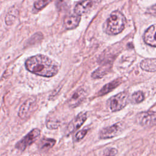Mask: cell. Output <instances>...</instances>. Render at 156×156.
<instances>
[{
	"label": "cell",
	"instance_id": "cell-18",
	"mask_svg": "<svg viewBox=\"0 0 156 156\" xmlns=\"http://www.w3.org/2000/svg\"><path fill=\"white\" fill-rule=\"evenodd\" d=\"M107 71H108V69L99 68L92 73L91 77L93 79L102 78L104 76H105L107 73Z\"/></svg>",
	"mask_w": 156,
	"mask_h": 156
},
{
	"label": "cell",
	"instance_id": "cell-14",
	"mask_svg": "<svg viewBox=\"0 0 156 156\" xmlns=\"http://www.w3.org/2000/svg\"><path fill=\"white\" fill-rule=\"evenodd\" d=\"M140 67L142 69L146 71H156V58L143 60L140 63Z\"/></svg>",
	"mask_w": 156,
	"mask_h": 156
},
{
	"label": "cell",
	"instance_id": "cell-2",
	"mask_svg": "<svg viewBox=\"0 0 156 156\" xmlns=\"http://www.w3.org/2000/svg\"><path fill=\"white\" fill-rule=\"evenodd\" d=\"M126 19L118 10L113 12L104 25L105 32L110 35H115L121 32L125 27Z\"/></svg>",
	"mask_w": 156,
	"mask_h": 156
},
{
	"label": "cell",
	"instance_id": "cell-17",
	"mask_svg": "<svg viewBox=\"0 0 156 156\" xmlns=\"http://www.w3.org/2000/svg\"><path fill=\"white\" fill-rule=\"evenodd\" d=\"M18 15V11L16 10H13L10 11L6 16L5 23L7 25H11L16 19Z\"/></svg>",
	"mask_w": 156,
	"mask_h": 156
},
{
	"label": "cell",
	"instance_id": "cell-13",
	"mask_svg": "<svg viewBox=\"0 0 156 156\" xmlns=\"http://www.w3.org/2000/svg\"><path fill=\"white\" fill-rule=\"evenodd\" d=\"M122 83V80L119 79H117L105 84L98 92V94L99 96H103L110 91H112L113 89L116 88L118 85H119Z\"/></svg>",
	"mask_w": 156,
	"mask_h": 156
},
{
	"label": "cell",
	"instance_id": "cell-11",
	"mask_svg": "<svg viewBox=\"0 0 156 156\" xmlns=\"http://www.w3.org/2000/svg\"><path fill=\"white\" fill-rule=\"evenodd\" d=\"M143 39L146 44L156 47V24L150 26L145 31Z\"/></svg>",
	"mask_w": 156,
	"mask_h": 156
},
{
	"label": "cell",
	"instance_id": "cell-12",
	"mask_svg": "<svg viewBox=\"0 0 156 156\" xmlns=\"http://www.w3.org/2000/svg\"><path fill=\"white\" fill-rule=\"evenodd\" d=\"M80 21V16L77 14L71 15L66 16L63 21V24L67 29H73L76 28L79 24Z\"/></svg>",
	"mask_w": 156,
	"mask_h": 156
},
{
	"label": "cell",
	"instance_id": "cell-9",
	"mask_svg": "<svg viewBox=\"0 0 156 156\" xmlns=\"http://www.w3.org/2000/svg\"><path fill=\"white\" fill-rule=\"evenodd\" d=\"M87 93L84 89L80 88L74 92L68 100V105L71 108H74L80 105L86 98Z\"/></svg>",
	"mask_w": 156,
	"mask_h": 156
},
{
	"label": "cell",
	"instance_id": "cell-22",
	"mask_svg": "<svg viewBox=\"0 0 156 156\" xmlns=\"http://www.w3.org/2000/svg\"><path fill=\"white\" fill-rule=\"evenodd\" d=\"M59 123L57 121H48L46 124V126L49 129H56L58 127Z\"/></svg>",
	"mask_w": 156,
	"mask_h": 156
},
{
	"label": "cell",
	"instance_id": "cell-1",
	"mask_svg": "<svg viewBox=\"0 0 156 156\" xmlns=\"http://www.w3.org/2000/svg\"><path fill=\"white\" fill-rule=\"evenodd\" d=\"M27 71L38 76L50 77L58 71V64L48 57L38 54L29 57L25 63Z\"/></svg>",
	"mask_w": 156,
	"mask_h": 156
},
{
	"label": "cell",
	"instance_id": "cell-4",
	"mask_svg": "<svg viewBox=\"0 0 156 156\" xmlns=\"http://www.w3.org/2000/svg\"><path fill=\"white\" fill-rule=\"evenodd\" d=\"M40 130L38 129H34L29 132L24 137L19 141L16 144V148L20 151H24L27 147L35 142L40 135Z\"/></svg>",
	"mask_w": 156,
	"mask_h": 156
},
{
	"label": "cell",
	"instance_id": "cell-10",
	"mask_svg": "<svg viewBox=\"0 0 156 156\" xmlns=\"http://www.w3.org/2000/svg\"><path fill=\"white\" fill-rule=\"evenodd\" d=\"M87 119V113L81 112L77 116L73 119L69 124L67 127L68 133H71L77 129H78L86 121Z\"/></svg>",
	"mask_w": 156,
	"mask_h": 156
},
{
	"label": "cell",
	"instance_id": "cell-19",
	"mask_svg": "<svg viewBox=\"0 0 156 156\" xmlns=\"http://www.w3.org/2000/svg\"><path fill=\"white\" fill-rule=\"evenodd\" d=\"M88 131V129L87 128H84L82 130H81L79 131L78 132H77L76 133L75 138H74L75 141H80V140H82L86 135V134L87 133Z\"/></svg>",
	"mask_w": 156,
	"mask_h": 156
},
{
	"label": "cell",
	"instance_id": "cell-8",
	"mask_svg": "<svg viewBox=\"0 0 156 156\" xmlns=\"http://www.w3.org/2000/svg\"><path fill=\"white\" fill-rule=\"evenodd\" d=\"M37 105L36 101L33 98L27 99L20 107L18 115L21 119H26L34 110Z\"/></svg>",
	"mask_w": 156,
	"mask_h": 156
},
{
	"label": "cell",
	"instance_id": "cell-21",
	"mask_svg": "<svg viewBox=\"0 0 156 156\" xmlns=\"http://www.w3.org/2000/svg\"><path fill=\"white\" fill-rule=\"evenodd\" d=\"M49 0H38L34 4L35 8L39 10L41 9L49 2Z\"/></svg>",
	"mask_w": 156,
	"mask_h": 156
},
{
	"label": "cell",
	"instance_id": "cell-3",
	"mask_svg": "<svg viewBox=\"0 0 156 156\" xmlns=\"http://www.w3.org/2000/svg\"><path fill=\"white\" fill-rule=\"evenodd\" d=\"M129 100L128 93L123 91L111 97L108 99V105L112 112H117L124 108Z\"/></svg>",
	"mask_w": 156,
	"mask_h": 156
},
{
	"label": "cell",
	"instance_id": "cell-16",
	"mask_svg": "<svg viewBox=\"0 0 156 156\" xmlns=\"http://www.w3.org/2000/svg\"><path fill=\"white\" fill-rule=\"evenodd\" d=\"M144 99V93L141 91H138L133 93L129 98L132 104H139Z\"/></svg>",
	"mask_w": 156,
	"mask_h": 156
},
{
	"label": "cell",
	"instance_id": "cell-5",
	"mask_svg": "<svg viewBox=\"0 0 156 156\" xmlns=\"http://www.w3.org/2000/svg\"><path fill=\"white\" fill-rule=\"evenodd\" d=\"M123 129L124 124L121 122H118L111 126L103 128L99 132V136L101 139L111 138L120 134Z\"/></svg>",
	"mask_w": 156,
	"mask_h": 156
},
{
	"label": "cell",
	"instance_id": "cell-6",
	"mask_svg": "<svg viewBox=\"0 0 156 156\" xmlns=\"http://www.w3.org/2000/svg\"><path fill=\"white\" fill-rule=\"evenodd\" d=\"M136 120L139 124L144 127L156 125V112L147 111L138 114Z\"/></svg>",
	"mask_w": 156,
	"mask_h": 156
},
{
	"label": "cell",
	"instance_id": "cell-15",
	"mask_svg": "<svg viewBox=\"0 0 156 156\" xmlns=\"http://www.w3.org/2000/svg\"><path fill=\"white\" fill-rule=\"evenodd\" d=\"M55 143V140L52 138H43L39 142L38 146L41 149L48 150L52 147Z\"/></svg>",
	"mask_w": 156,
	"mask_h": 156
},
{
	"label": "cell",
	"instance_id": "cell-23",
	"mask_svg": "<svg viewBox=\"0 0 156 156\" xmlns=\"http://www.w3.org/2000/svg\"><path fill=\"white\" fill-rule=\"evenodd\" d=\"M147 12L151 15H155L156 16V4L152 5L151 7H150L147 10Z\"/></svg>",
	"mask_w": 156,
	"mask_h": 156
},
{
	"label": "cell",
	"instance_id": "cell-7",
	"mask_svg": "<svg viewBox=\"0 0 156 156\" xmlns=\"http://www.w3.org/2000/svg\"><path fill=\"white\" fill-rule=\"evenodd\" d=\"M101 0H85L78 3L74 9L76 14L82 15L86 14L94 9L99 4Z\"/></svg>",
	"mask_w": 156,
	"mask_h": 156
},
{
	"label": "cell",
	"instance_id": "cell-20",
	"mask_svg": "<svg viewBox=\"0 0 156 156\" xmlns=\"http://www.w3.org/2000/svg\"><path fill=\"white\" fill-rule=\"evenodd\" d=\"M118 154V151L115 148H110L106 149L102 155V156H116Z\"/></svg>",
	"mask_w": 156,
	"mask_h": 156
}]
</instances>
